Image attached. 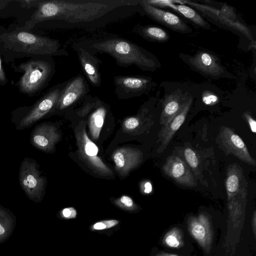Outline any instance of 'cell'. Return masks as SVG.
<instances>
[{
	"label": "cell",
	"instance_id": "6da1fadb",
	"mask_svg": "<svg viewBox=\"0 0 256 256\" xmlns=\"http://www.w3.org/2000/svg\"><path fill=\"white\" fill-rule=\"evenodd\" d=\"M140 0H40L36 10L20 30L29 32L38 23L62 21L64 25L86 28L102 26L115 14L135 8Z\"/></svg>",
	"mask_w": 256,
	"mask_h": 256
},
{
	"label": "cell",
	"instance_id": "7a4b0ae2",
	"mask_svg": "<svg viewBox=\"0 0 256 256\" xmlns=\"http://www.w3.org/2000/svg\"><path fill=\"white\" fill-rule=\"evenodd\" d=\"M0 52L14 58L26 56H68L58 40L20 28L8 31L0 27Z\"/></svg>",
	"mask_w": 256,
	"mask_h": 256
},
{
	"label": "cell",
	"instance_id": "3957f363",
	"mask_svg": "<svg viewBox=\"0 0 256 256\" xmlns=\"http://www.w3.org/2000/svg\"><path fill=\"white\" fill-rule=\"evenodd\" d=\"M84 45L86 46L84 48L88 51L110 54L122 66L134 65L145 71H154L156 68L155 60L148 52L127 40L108 38L92 40Z\"/></svg>",
	"mask_w": 256,
	"mask_h": 256
},
{
	"label": "cell",
	"instance_id": "277c9868",
	"mask_svg": "<svg viewBox=\"0 0 256 256\" xmlns=\"http://www.w3.org/2000/svg\"><path fill=\"white\" fill-rule=\"evenodd\" d=\"M52 60L50 56H35L15 66L16 72H23L16 84L19 92L32 96L40 92L54 73Z\"/></svg>",
	"mask_w": 256,
	"mask_h": 256
},
{
	"label": "cell",
	"instance_id": "5b68a950",
	"mask_svg": "<svg viewBox=\"0 0 256 256\" xmlns=\"http://www.w3.org/2000/svg\"><path fill=\"white\" fill-rule=\"evenodd\" d=\"M63 86L53 88L32 106H23L14 110L11 121L16 129L22 130L30 128L54 110Z\"/></svg>",
	"mask_w": 256,
	"mask_h": 256
},
{
	"label": "cell",
	"instance_id": "8992f818",
	"mask_svg": "<svg viewBox=\"0 0 256 256\" xmlns=\"http://www.w3.org/2000/svg\"><path fill=\"white\" fill-rule=\"evenodd\" d=\"M40 166L33 158H25L19 170L18 180L20 186L30 200L38 202L43 196L46 180L41 173Z\"/></svg>",
	"mask_w": 256,
	"mask_h": 256
},
{
	"label": "cell",
	"instance_id": "52a82bcc",
	"mask_svg": "<svg viewBox=\"0 0 256 256\" xmlns=\"http://www.w3.org/2000/svg\"><path fill=\"white\" fill-rule=\"evenodd\" d=\"M78 153L82 159L96 173L110 176L112 172L98 156V148L88 136L84 127L76 134Z\"/></svg>",
	"mask_w": 256,
	"mask_h": 256
},
{
	"label": "cell",
	"instance_id": "ba28073f",
	"mask_svg": "<svg viewBox=\"0 0 256 256\" xmlns=\"http://www.w3.org/2000/svg\"><path fill=\"white\" fill-rule=\"evenodd\" d=\"M218 139L220 146L228 154H232L241 161L250 165H256L255 160L250 155L244 142L232 130L226 126L222 127Z\"/></svg>",
	"mask_w": 256,
	"mask_h": 256
},
{
	"label": "cell",
	"instance_id": "9c48e42d",
	"mask_svg": "<svg viewBox=\"0 0 256 256\" xmlns=\"http://www.w3.org/2000/svg\"><path fill=\"white\" fill-rule=\"evenodd\" d=\"M60 138V132L53 124L42 122L36 125L30 135V143L35 148L46 152L55 149Z\"/></svg>",
	"mask_w": 256,
	"mask_h": 256
},
{
	"label": "cell",
	"instance_id": "30bf717a",
	"mask_svg": "<svg viewBox=\"0 0 256 256\" xmlns=\"http://www.w3.org/2000/svg\"><path fill=\"white\" fill-rule=\"evenodd\" d=\"M139 4L142 11L150 18L170 29L182 33L192 32L190 28L174 14L152 6L146 0H140Z\"/></svg>",
	"mask_w": 256,
	"mask_h": 256
},
{
	"label": "cell",
	"instance_id": "8fae6325",
	"mask_svg": "<svg viewBox=\"0 0 256 256\" xmlns=\"http://www.w3.org/2000/svg\"><path fill=\"white\" fill-rule=\"evenodd\" d=\"M89 87L80 74L64 85L55 109L64 110L86 96Z\"/></svg>",
	"mask_w": 256,
	"mask_h": 256
},
{
	"label": "cell",
	"instance_id": "7c38bea8",
	"mask_svg": "<svg viewBox=\"0 0 256 256\" xmlns=\"http://www.w3.org/2000/svg\"><path fill=\"white\" fill-rule=\"evenodd\" d=\"M115 92L125 98L142 94L152 86V80L146 76H116L114 78Z\"/></svg>",
	"mask_w": 256,
	"mask_h": 256
},
{
	"label": "cell",
	"instance_id": "4fadbf2b",
	"mask_svg": "<svg viewBox=\"0 0 256 256\" xmlns=\"http://www.w3.org/2000/svg\"><path fill=\"white\" fill-rule=\"evenodd\" d=\"M188 57V64L197 72L212 78L224 77L225 69L216 57L212 54L200 52L193 56Z\"/></svg>",
	"mask_w": 256,
	"mask_h": 256
},
{
	"label": "cell",
	"instance_id": "5bb4252c",
	"mask_svg": "<svg viewBox=\"0 0 256 256\" xmlns=\"http://www.w3.org/2000/svg\"><path fill=\"white\" fill-rule=\"evenodd\" d=\"M164 174L178 184L186 186H196L194 178L186 162L180 156H168L162 166Z\"/></svg>",
	"mask_w": 256,
	"mask_h": 256
},
{
	"label": "cell",
	"instance_id": "9a60e30c",
	"mask_svg": "<svg viewBox=\"0 0 256 256\" xmlns=\"http://www.w3.org/2000/svg\"><path fill=\"white\" fill-rule=\"evenodd\" d=\"M142 152L138 149L122 147L116 150L112 155L116 170L122 176H126L137 167L142 162Z\"/></svg>",
	"mask_w": 256,
	"mask_h": 256
},
{
	"label": "cell",
	"instance_id": "2e32d148",
	"mask_svg": "<svg viewBox=\"0 0 256 256\" xmlns=\"http://www.w3.org/2000/svg\"><path fill=\"white\" fill-rule=\"evenodd\" d=\"M188 225L192 236L206 250L208 251L212 240V230L208 217L202 214L191 216Z\"/></svg>",
	"mask_w": 256,
	"mask_h": 256
},
{
	"label": "cell",
	"instance_id": "e0dca14e",
	"mask_svg": "<svg viewBox=\"0 0 256 256\" xmlns=\"http://www.w3.org/2000/svg\"><path fill=\"white\" fill-rule=\"evenodd\" d=\"M192 101V96H187L176 116L166 124L163 126L159 134L162 142L160 152L167 146L176 132L184 122Z\"/></svg>",
	"mask_w": 256,
	"mask_h": 256
},
{
	"label": "cell",
	"instance_id": "ac0fdd59",
	"mask_svg": "<svg viewBox=\"0 0 256 256\" xmlns=\"http://www.w3.org/2000/svg\"><path fill=\"white\" fill-rule=\"evenodd\" d=\"M75 50L82 69L91 84L100 86L102 80L99 68L102 61L83 47L78 46Z\"/></svg>",
	"mask_w": 256,
	"mask_h": 256
},
{
	"label": "cell",
	"instance_id": "d6986e66",
	"mask_svg": "<svg viewBox=\"0 0 256 256\" xmlns=\"http://www.w3.org/2000/svg\"><path fill=\"white\" fill-rule=\"evenodd\" d=\"M226 182L228 200L246 190L242 170L237 164L230 166L228 168Z\"/></svg>",
	"mask_w": 256,
	"mask_h": 256
},
{
	"label": "cell",
	"instance_id": "ffe728a7",
	"mask_svg": "<svg viewBox=\"0 0 256 256\" xmlns=\"http://www.w3.org/2000/svg\"><path fill=\"white\" fill-rule=\"evenodd\" d=\"M185 98L182 97L181 92L178 90L164 98L160 118L161 124L164 126L170 121L180 110Z\"/></svg>",
	"mask_w": 256,
	"mask_h": 256
},
{
	"label": "cell",
	"instance_id": "44dd1931",
	"mask_svg": "<svg viewBox=\"0 0 256 256\" xmlns=\"http://www.w3.org/2000/svg\"><path fill=\"white\" fill-rule=\"evenodd\" d=\"M146 2L148 4L154 6L167 5L173 9H174L182 14L184 17L192 21L197 26L204 28H209L210 26L204 19L193 8L186 5L178 4L175 5L172 4L166 3L165 2L156 0H147Z\"/></svg>",
	"mask_w": 256,
	"mask_h": 256
},
{
	"label": "cell",
	"instance_id": "7402d4cb",
	"mask_svg": "<svg viewBox=\"0 0 256 256\" xmlns=\"http://www.w3.org/2000/svg\"><path fill=\"white\" fill-rule=\"evenodd\" d=\"M106 112V108L100 104L90 116L88 122L90 132L94 140H98L99 138Z\"/></svg>",
	"mask_w": 256,
	"mask_h": 256
},
{
	"label": "cell",
	"instance_id": "603a6c76",
	"mask_svg": "<svg viewBox=\"0 0 256 256\" xmlns=\"http://www.w3.org/2000/svg\"><path fill=\"white\" fill-rule=\"evenodd\" d=\"M135 32L148 40L158 42L167 41L170 36L164 30L154 26H140L136 28Z\"/></svg>",
	"mask_w": 256,
	"mask_h": 256
},
{
	"label": "cell",
	"instance_id": "cb8c5ba5",
	"mask_svg": "<svg viewBox=\"0 0 256 256\" xmlns=\"http://www.w3.org/2000/svg\"><path fill=\"white\" fill-rule=\"evenodd\" d=\"M182 236L181 230L177 228H174L165 234L164 243L171 248H179L184 244Z\"/></svg>",
	"mask_w": 256,
	"mask_h": 256
},
{
	"label": "cell",
	"instance_id": "d4e9b609",
	"mask_svg": "<svg viewBox=\"0 0 256 256\" xmlns=\"http://www.w3.org/2000/svg\"><path fill=\"white\" fill-rule=\"evenodd\" d=\"M185 158L189 166L193 168L198 166V160L196 153L191 148H186L184 150Z\"/></svg>",
	"mask_w": 256,
	"mask_h": 256
},
{
	"label": "cell",
	"instance_id": "484cf974",
	"mask_svg": "<svg viewBox=\"0 0 256 256\" xmlns=\"http://www.w3.org/2000/svg\"><path fill=\"white\" fill-rule=\"evenodd\" d=\"M139 124V119L135 116L127 118L124 122V127L128 130H132L136 128L138 126Z\"/></svg>",
	"mask_w": 256,
	"mask_h": 256
},
{
	"label": "cell",
	"instance_id": "4316f807",
	"mask_svg": "<svg viewBox=\"0 0 256 256\" xmlns=\"http://www.w3.org/2000/svg\"><path fill=\"white\" fill-rule=\"evenodd\" d=\"M40 0H16L22 8H36Z\"/></svg>",
	"mask_w": 256,
	"mask_h": 256
},
{
	"label": "cell",
	"instance_id": "83f0119b",
	"mask_svg": "<svg viewBox=\"0 0 256 256\" xmlns=\"http://www.w3.org/2000/svg\"><path fill=\"white\" fill-rule=\"evenodd\" d=\"M117 202L123 205L126 208H130L133 206L134 202L130 196H121L118 200H116Z\"/></svg>",
	"mask_w": 256,
	"mask_h": 256
},
{
	"label": "cell",
	"instance_id": "f1b7e54d",
	"mask_svg": "<svg viewBox=\"0 0 256 256\" xmlns=\"http://www.w3.org/2000/svg\"><path fill=\"white\" fill-rule=\"evenodd\" d=\"M244 116L250 128L251 131L256 133V122L253 118L248 113L245 112Z\"/></svg>",
	"mask_w": 256,
	"mask_h": 256
},
{
	"label": "cell",
	"instance_id": "f546056e",
	"mask_svg": "<svg viewBox=\"0 0 256 256\" xmlns=\"http://www.w3.org/2000/svg\"><path fill=\"white\" fill-rule=\"evenodd\" d=\"M62 214L64 218H76V212L74 208H68L62 210Z\"/></svg>",
	"mask_w": 256,
	"mask_h": 256
},
{
	"label": "cell",
	"instance_id": "4dcf8cb0",
	"mask_svg": "<svg viewBox=\"0 0 256 256\" xmlns=\"http://www.w3.org/2000/svg\"><path fill=\"white\" fill-rule=\"evenodd\" d=\"M8 82V80L2 64V58L0 54V85H5Z\"/></svg>",
	"mask_w": 256,
	"mask_h": 256
},
{
	"label": "cell",
	"instance_id": "1f68e13d",
	"mask_svg": "<svg viewBox=\"0 0 256 256\" xmlns=\"http://www.w3.org/2000/svg\"><path fill=\"white\" fill-rule=\"evenodd\" d=\"M102 222L106 225V228H111L118 224V221L116 220H104Z\"/></svg>",
	"mask_w": 256,
	"mask_h": 256
},
{
	"label": "cell",
	"instance_id": "d6a6232c",
	"mask_svg": "<svg viewBox=\"0 0 256 256\" xmlns=\"http://www.w3.org/2000/svg\"><path fill=\"white\" fill-rule=\"evenodd\" d=\"M142 189L145 194L150 193L152 190L151 184L148 182H144L142 186Z\"/></svg>",
	"mask_w": 256,
	"mask_h": 256
},
{
	"label": "cell",
	"instance_id": "836d02e7",
	"mask_svg": "<svg viewBox=\"0 0 256 256\" xmlns=\"http://www.w3.org/2000/svg\"><path fill=\"white\" fill-rule=\"evenodd\" d=\"M93 228L96 230H102L106 229V225L102 221L96 222L95 224H94L93 226Z\"/></svg>",
	"mask_w": 256,
	"mask_h": 256
},
{
	"label": "cell",
	"instance_id": "e575fe53",
	"mask_svg": "<svg viewBox=\"0 0 256 256\" xmlns=\"http://www.w3.org/2000/svg\"><path fill=\"white\" fill-rule=\"evenodd\" d=\"M256 211H254L252 218V230H253V232H254V236H256Z\"/></svg>",
	"mask_w": 256,
	"mask_h": 256
},
{
	"label": "cell",
	"instance_id": "d590c367",
	"mask_svg": "<svg viewBox=\"0 0 256 256\" xmlns=\"http://www.w3.org/2000/svg\"><path fill=\"white\" fill-rule=\"evenodd\" d=\"M10 0H0V10L5 8L10 2H12Z\"/></svg>",
	"mask_w": 256,
	"mask_h": 256
},
{
	"label": "cell",
	"instance_id": "8d00e7d4",
	"mask_svg": "<svg viewBox=\"0 0 256 256\" xmlns=\"http://www.w3.org/2000/svg\"><path fill=\"white\" fill-rule=\"evenodd\" d=\"M156 256H180L174 254H167V253H164L162 252L160 254H158Z\"/></svg>",
	"mask_w": 256,
	"mask_h": 256
},
{
	"label": "cell",
	"instance_id": "74e56055",
	"mask_svg": "<svg viewBox=\"0 0 256 256\" xmlns=\"http://www.w3.org/2000/svg\"><path fill=\"white\" fill-rule=\"evenodd\" d=\"M4 232V228L0 224V234H2Z\"/></svg>",
	"mask_w": 256,
	"mask_h": 256
}]
</instances>
